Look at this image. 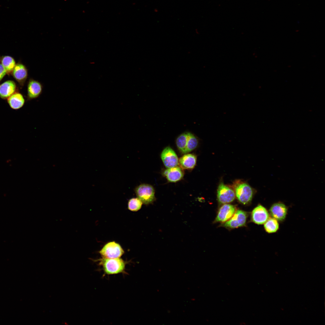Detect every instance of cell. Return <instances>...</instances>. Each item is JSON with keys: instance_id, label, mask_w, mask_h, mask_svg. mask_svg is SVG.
<instances>
[{"instance_id": "6da1fadb", "label": "cell", "mask_w": 325, "mask_h": 325, "mask_svg": "<svg viewBox=\"0 0 325 325\" xmlns=\"http://www.w3.org/2000/svg\"><path fill=\"white\" fill-rule=\"evenodd\" d=\"M99 261V265L102 266L104 272L106 274H115L125 272V262L120 258H102Z\"/></svg>"}, {"instance_id": "7a4b0ae2", "label": "cell", "mask_w": 325, "mask_h": 325, "mask_svg": "<svg viewBox=\"0 0 325 325\" xmlns=\"http://www.w3.org/2000/svg\"><path fill=\"white\" fill-rule=\"evenodd\" d=\"M235 196L237 200L244 205L248 204L252 200L254 191L252 187L247 183L238 181L234 184Z\"/></svg>"}, {"instance_id": "3957f363", "label": "cell", "mask_w": 325, "mask_h": 325, "mask_svg": "<svg viewBox=\"0 0 325 325\" xmlns=\"http://www.w3.org/2000/svg\"><path fill=\"white\" fill-rule=\"evenodd\" d=\"M135 191L137 197L145 205L150 204L155 200V190L150 185L141 184L135 187Z\"/></svg>"}, {"instance_id": "277c9868", "label": "cell", "mask_w": 325, "mask_h": 325, "mask_svg": "<svg viewBox=\"0 0 325 325\" xmlns=\"http://www.w3.org/2000/svg\"><path fill=\"white\" fill-rule=\"evenodd\" d=\"M99 252L103 258H120L124 251L119 244L113 241L106 244Z\"/></svg>"}, {"instance_id": "5b68a950", "label": "cell", "mask_w": 325, "mask_h": 325, "mask_svg": "<svg viewBox=\"0 0 325 325\" xmlns=\"http://www.w3.org/2000/svg\"><path fill=\"white\" fill-rule=\"evenodd\" d=\"M288 210V208L285 204L279 202L273 203L270 207L268 212L270 216L282 223L286 220Z\"/></svg>"}, {"instance_id": "8992f818", "label": "cell", "mask_w": 325, "mask_h": 325, "mask_svg": "<svg viewBox=\"0 0 325 325\" xmlns=\"http://www.w3.org/2000/svg\"><path fill=\"white\" fill-rule=\"evenodd\" d=\"M217 196L220 203L226 204L233 202L235 199V194L233 189L221 182L218 187Z\"/></svg>"}, {"instance_id": "52a82bcc", "label": "cell", "mask_w": 325, "mask_h": 325, "mask_svg": "<svg viewBox=\"0 0 325 325\" xmlns=\"http://www.w3.org/2000/svg\"><path fill=\"white\" fill-rule=\"evenodd\" d=\"M247 217V214L245 212L238 210L230 219L225 222L224 226L231 229L243 226L246 224Z\"/></svg>"}, {"instance_id": "ba28073f", "label": "cell", "mask_w": 325, "mask_h": 325, "mask_svg": "<svg viewBox=\"0 0 325 325\" xmlns=\"http://www.w3.org/2000/svg\"><path fill=\"white\" fill-rule=\"evenodd\" d=\"M161 157L164 166L167 168L176 166L178 164V159L176 153L169 147H167L163 150L161 154Z\"/></svg>"}, {"instance_id": "9c48e42d", "label": "cell", "mask_w": 325, "mask_h": 325, "mask_svg": "<svg viewBox=\"0 0 325 325\" xmlns=\"http://www.w3.org/2000/svg\"><path fill=\"white\" fill-rule=\"evenodd\" d=\"M251 219L254 223L258 225L264 224L270 217L268 211L261 204H258L252 210Z\"/></svg>"}, {"instance_id": "30bf717a", "label": "cell", "mask_w": 325, "mask_h": 325, "mask_svg": "<svg viewBox=\"0 0 325 325\" xmlns=\"http://www.w3.org/2000/svg\"><path fill=\"white\" fill-rule=\"evenodd\" d=\"M236 211V207L234 205L224 204L219 209L215 221L225 222L230 219Z\"/></svg>"}, {"instance_id": "8fae6325", "label": "cell", "mask_w": 325, "mask_h": 325, "mask_svg": "<svg viewBox=\"0 0 325 325\" xmlns=\"http://www.w3.org/2000/svg\"><path fill=\"white\" fill-rule=\"evenodd\" d=\"M43 89V86L41 82L33 79H30L27 85V100L30 101L39 98L42 94Z\"/></svg>"}, {"instance_id": "7c38bea8", "label": "cell", "mask_w": 325, "mask_h": 325, "mask_svg": "<svg viewBox=\"0 0 325 325\" xmlns=\"http://www.w3.org/2000/svg\"><path fill=\"white\" fill-rule=\"evenodd\" d=\"M163 174L167 180L172 182H175L180 181L184 175L182 169L177 166L167 168L164 171Z\"/></svg>"}, {"instance_id": "4fadbf2b", "label": "cell", "mask_w": 325, "mask_h": 325, "mask_svg": "<svg viewBox=\"0 0 325 325\" xmlns=\"http://www.w3.org/2000/svg\"><path fill=\"white\" fill-rule=\"evenodd\" d=\"M15 83L12 80H8L0 85V98L6 99L15 92L16 90Z\"/></svg>"}, {"instance_id": "5bb4252c", "label": "cell", "mask_w": 325, "mask_h": 325, "mask_svg": "<svg viewBox=\"0 0 325 325\" xmlns=\"http://www.w3.org/2000/svg\"><path fill=\"white\" fill-rule=\"evenodd\" d=\"M13 74L14 78L21 85H23L27 77V70L24 65L21 63H18L14 67L13 70Z\"/></svg>"}, {"instance_id": "9a60e30c", "label": "cell", "mask_w": 325, "mask_h": 325, "mask_svg": "<svg viewBox=\"0 0 325 325\" xmlns=\"http://www.w3.org/2000/svg\"><path fill=\"white\" fill-rule=\"evenodd\" d=\"M196 156L192 154H185L178 160V163L181 167L187 169H193L196 165Z\"/></svg>"}, {"instance_id": "2e32d148", "label": "cell", "mask_w": 325, "mask_h": 325, "mask_svg": "<svg viewBox=\"0 0 325 325\" xmlns=\"http://www.w3.org/2000/svg\"><path fill=\"white\" fill-rule=\"evenodd\" d=\"M7 99L10 107L14 110L20 108L25 102V100L23 95L17 92L14 93Z\"/></svg>"}, {"instance_id": "e0dca14e", "label": "cell", "mask_w": 325, "mask_h": 325, "mask_svg": "<svg viewBox=\"0 0 325 325\" xmlns=\"http://www.w3.org/2000/svg\"><path fill=\"white\" fill-rule=\"evenodd\" d=\"M279 222L276 219L270 217L264 224L265 231L269 234L276 233L279 229Z\"/></svg>"}, {"instance_id": "ac0fdd59", "label": "cell", "mask_w": 325, "mask_h": 325, "mask_svg": "<svg viewBox=\"0 0 325 325\" xmlns=\"http://www.w3.org/2000/svg\"><path fill=\"white\" fill-rule=\"evenodd\" d=\"M188 138V132L180 135L177 138L176 144L179 150L183 153L185 150Z\"/></svg>"}, {"instance_id": "d6986e66", "label": "cell", "mask_w": 325, "mask_h": 325, "mask_svg": "<svg viewBox=\"0 0 325 325\" xmlns=\"http://www.w3.org/2000/svg\"><path fill=\"white\" fill-rule=\"evenodd\" d=\"M198 144L197 138L192 134L188 132V138L184 154L189 153L197 148Z\"/></svg>"}, {"instance_id": "ffe728a7", "label": "cell", "mask_w": 325, "mask_h": 325, "mask_svg": "<svg viewBox=\"0 0 325 325\" xmlns=\"http://www.w3.org/2000/svg\"><path fill=\"white\" fill-rule=\"evenodd\" d=\"M1 63L6 72L8 73L13 71L16 65L14 59L9 56L3 57L1 60Z\"/></svg>"}, {"instance_id": "44dd1931", "label": "cell", "mask_w": 325, "mask_h": 325, "mask_svg": "<svg viewBox=\"0 0 325 325\" xmlns=\"http://www.w3.org/2000/svg\"><path fill=\"white\" fill-rule=\"evenodd\" d=\"M142 203L138 198L130 199L128 203V209L132 211H137L141 208Z\"/></svg>"}, {"instance_id": "7402d4cb", "label": "cell", "mask_w": 325, "mask_h": 325, "mask_svg": "<svg viewBox=\"0 0 325 325\" xmlns=\"http://www.w3.org/2000/svg\"><path fill=\"white\" fill-rule=\"evenodd\" d=\"M6 73L5 68L2 64L0 63V81L5 75Z\"/></svg>"}]
</instances>
